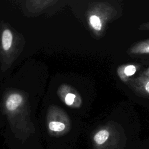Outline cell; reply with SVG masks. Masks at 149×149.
<instances>
[{
    "instance_id": "cell-5",
    "label": "cell",
    "mask_w": 149,
    "mask_h": 149,
    "mask_svg": "<svg viewBox=\"0 0 149 149\" xmlns=\"http://www.w3.org/2000/svg\"><path fill=\"white\" fill-rule=\"evenodd\" d=\"M125 84L136 94L149 98V77L140 75L130 79Z\"/></svg>"
},
{
    "instance_id": "cell-4",
    "label": "cell",
    "mask_w": 149,
    "mask_h": 149,
    "mask_svg": "<svg viewBox=\"0 0 149 149\" xmlns=\"http://www.w3.org/2000/svg\"><path fill=\"white\" fill-rule=\"evenodd\" d=\"M57 93L59 98L68 107L74 109H78L81 107L82 98L74 87L67 84H63L59 86Z\"/></svg>"
},
{
    "instance_id": "cell-1",
    "label": "cell",
    "mask_w": 149,
    "mask_h": 149,
    "mask_svg": "<svg viewBox=\"0 0 149 149\" xmlns=\"http://www.w3.org/2000/svg\"><path fill=\"white\" fill-rule=\"evenodd\" d=\"M116 10L105 1L90 3L86 12L87 24L95 37L100 38L104 33L107 24L116 15Z\"/></svg>"
},
{
    "instance_id": "cell-2",
    "label": "cell",
    "mask_w": 149,
    "mask_h": 149,
    "mask_svg": "<svg viewBox=\"0 0 149 149\" xmlns=\"http://www.w3.org/2000/svg\"><path fill=\"white\" fill-rule=\"evenodd\" d=\"M49 132L54 136H62L71 129V121L65 111L58 107L50 108L47 119Z\"/></svg>"
},
{
    "instance_id": "cell-9",
    "label": "cell",
    "mask_w": 149,
    "mask_h": 149,
    "mask_svg": "<svg viewBox=\"0 0 149 149\" xmlns=\"http://www.w3.org/2000/svg\"><path fill=\"white\" fill-rule=\"evenodd\" d=\"M13 34L9 29L3 30L1 36V44L4 51H8L10 49L13 42Z\"/></svg>"
},
{
    "instance_id": "cell-8",
    "label": "cell",
    "mask_w": 149,
    "mask_h": 149,
    "mask_svg": "<svg viewBox=\"0 0 149 149\" xmlns=\"http://www.w3.org/2000/svg\"><path fill=\"white\" fill-rule=\"evenodd\" d=\"M127 52L131 55L149 54V38L135 43L129 48Z\"/></svg>"
},
{
    "instance_id": "cell-6",
    "label": "cell",
    "mask_w": 149,
    "mask_h": 149,
    "mask_svg": "<svg viewBox=\"0 0 149 149\" xmlns=\"http://www.w3.org/2000/svg\"><path fill=\"white\" fill-rule=\"evenodd\" d=\"M140 66L135 63H126L120 65L116 69L118 76L120 80L126 83L132 76L140 69Z\"/></svg>"
},
{
    "instance_id": "cell-10",
    "label": "cell",
    "mask_w": 149,
    "mask_h": 149,
    "mask_svg": "<svg viewBox=\"0 0 149 149\" xmlns=\"http://www.w3.org/2000/svg\"><path fill=\"white\" fill-rule=\"evenodd\" d=\"M139 30L143 31H149V22L141 24L139 26Z\"/></svg>"
},
{
    "instance_id": "cell-3",
    "label": "cell",
    "mask_w": 149,
    "mask_h": 149,
    "mask_svg": "<svg viewBox=\"0 0 149 149\" xmlns=\"http://www.w3.org/2000/svg\"><path fill=\"white\" fill-rule=\"evenodd\" d=\"M114 129L108 126L101 127L94 133L92 137L94 149H109L115 144Z\"/></svg>"
},
{
    "instance_id": "cell-7",
    "label": "cell",
    "mask_w": 149,
    "mask_h": 149,
    "mask_svg": "<svg viewBox=\"0 0 149 149\" xmlns=\"http://www.w3.org/2000/svg\"><path fill=\"white\" fill-rule=\"evenodd\" d=\"M23 101V96L17 93L10 94L7 97L5 101V108L7 111L12 112L17 110Z\"/></svg>"
},
{
    "instance_id": "cell-11",
    "label": "cell",
    "mask_w": 149,
    "mask_h": 149,
    "mask_svg": "<svg viewBox=\"0 0 149 149\" xmlns=\"http://www.w3.org/2000/svg\"><path fill=\"white\" fill-rule=\"evenodd\" d=\"M141 76H145V77H149V67L146 69L141 74H140Z\"/></svg>"
}]
</instances>
